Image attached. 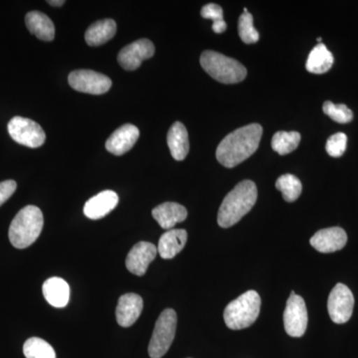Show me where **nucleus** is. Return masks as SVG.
<instances>
[{
  "label": "nucleus",
  "instance_id": "obj_28",
  "mask_svg": "<svg viewBox=\"0 0 358 358\" xmlns=\"http://www.w3.org/2000/svg\"><path fill=\"white\" fill-rule=\"evenodd\" d=\"M322 110L324 114L338 124H348L353 120L352 110L343 103H334L331 101H327L322 106Z\"/></svg>",
  "mask_w": 358,
  "mask_h": 358
},
{
  "label": "nucleus",
  "instance_id": "obj_18",
  "mask_svg": "<svg viewBox=\"0 0 358 358\" xmlns=\"http://www.w3.org/2000/svg\"><path fill=\"white\" fill-rule=\"evenodd\" d=\"M187 241V232L183 229L167 230L159 241L157 252L162 259L169 260L178 255L185 248Z\"/></svg>",
  "mask_w": 358,
  "mask_h": 358
},
{
  "label": "nucleus",
  "instance_id": "obj_22",
  "mask_svg": "<svg viewBox=\"0 0 358 358\" xmlns=\"http://www.w3.org/2000/svg\"><path fill=\"white\" fill-rule=\"evenodd\" d=\"M115 32H117V23L115 20H99L87 29L85 33V40L90 46H100L112 39Z\"/></svg>",
  "mask_w": 358,
  "mask_h": 358
},
{
  "label": "nucleus",
  "instance_id": "obj_9",
  "mask_svg": "<svg viewBox=\"0 0 358 358\" xmlns=\"http://www.w3.org/2000/svg\"><path fill=\"white\" fill-rule=\"evenodd\" d=\"M355 307V296L345 285L336 284L331 289L327 301V310L334 324H345L352 317Z\"/></svg>",
  "mask_w": 358,
  "mask_h": 358
},
{
  "label": "nucleus",
  "instance_id": "obj_11",
  "mask_svg": "<svg viewBox=\"0 0 358 358\" xmlns=\"http://www.w3.org/2000/svg\"><path fill=\"white\" fill-rule=\"evenodd\" d=\"M155 45L150 40L140 39L122 49L117 55V62L124 70H136L143 61L155 55Z\"/></svg>",
  "mask_w": 358,
  "mask_h": 358
},
{
  "label": "nucleus",
  "instance_id": "obj_5",
  "mask_svg": "<svg viewBox=\"0 0 358 358\" xmlns=\"http://www.w3.org/2000/svg\"><path fill=\"white\" fill-rule=\"evenodd\" d=\"M200 64L205 72L220 83H239L247 76V69L241 63L218 52L204 51L200 57Z\"/></svg>",
  "mask_w": 358,
  "mask_h": 358
},
{
  "label": "nucleus",
  "instance_id": "obj_14",
  "mask_svg": "<svg viewBox=\"0 0 358 358\" xmlns=\"http://www.w3.org/2000/svg\"><path fill=\"white\" fill-rule=\"evenodd\" d=\"M143 308V301L138 294L129 293L124 294L117 301L115 317L117 324L122 327L133 326L140 317Z\"/></svg>",
  "mask_w": 358,
  "mask_h": 358
},
{
  "label": "nucleus",
  "instance_id": "obj_33",
  "mask_svg": "<svg viewBox=\"0 0 358 358\" xmlns=\"http://www.w3.org/2000/svg\"><path fill=\"white\" fill-rule=\"evenodd\" d=\"M317 42H320H320H322V38H317Z\"/></svg>",
  "mask_w": 358,
  "mask_h": 358
},
{
  "label": "nucleus",
  "instance_id": "obj_32",
  "mask_svg": "<svg viewBox=\"0 0 358 358\" xmlns=\"http://www.w3.org/2000/svg\"><path fill=\"white\" fill-rule=\"evenodd\" d=\"M48 3L50 4V6H56V7H59V6H62L63 4L65 3V1L64 0H50V1H48Z\"/></svg>",
  "mask_w": 358,
  "mask_h": 358
},
{
  "label": "nucleus",
  "instance_id": "obj_26",
  "mask_svg": "<svg viewBox=\"0 0 358 358\" xmlns=\"http://www.w3.org/2000/svg\"><path fill=\"white\" fill-rule=\"evenodd\" d=\"M23 352L26 358H56L54 348L39 338L27 339L23 345Z\"/></svg>",
  "mask_w": 358,
  "mask_h": 358
},
{
  "label": "nucleus",
  "instance_id": "obj_24",
  "mask_svg": "<svg viewBox=\"0 0 358 358\" xmlns=\"http://www.w3.org/2000/svg\"><path fill=\"white\" fill-rule=\"evenodd\" d=\"M301 138L298 131H278L273 136V150L281 155L291 154L300 145Z\"/></svg>",
  "mask_w": 358,
  "mask_h": 358
},
{
  "label": "nucleus",
  "instance_id": "obj_3",
  "mask_svg": "<svg viewBox=\"0 0 358 358\" xmlns=\"http://www.w3.org/2000/svg\"><path fill=\"white\" fill-rule=\"evenodd\" d=\"M44 218L38 207L28 205L18 212L9 227V240L15 248L31 246L41 234Z\"/></svg>",
  "mask_w": 358,
  "mask_h": 358
},
{
  "label": "nucleus",
  "instance_id": "obj_10",
  "mask_svg": "<svg viewBox=\"0 0 358 358\" xmlns=\"http://www.w3.org/2000/svg\"><path fill=\"white\" fill-rule=\"evenodd\" d=\"M70 86L81 93L103 95L112 87V80L106 75L92 70H77L68 77Z\"/></svg>",
  "mask_w": 358,
  "mask_h": 358
},
{
  "label": "nucleus",
  "instance_id": "obj_20",
  "mask_svg": "<svg viewBox=\"0 0 358 358\" xmlns=\"http://www.w3.org/2000/svg\"><path fill=\"white\" fill-rule=\"evenodd\" d=\"M43 294L52 307L65 308L69 303L70 287L61 278H50L44 282Z\"/></svg>",
  "mask_w": 358,
  "mask_h": 358
},
{
  "label": "nucleus",
  "instance_id": "obj_19",
  "mask_svg": "<svg viewBox=\"0 0 358 358\" xmlns=\"http://www.w3.org/2000/svg\"><path fill=\"white\" fill-rule=\"evenodd\" d=\"M167 145L176 160H183L189 152V138L187 129L180 122H174L167 134Z\"/></svg>",
  "mask_w": 358,
  "mask_h": 358
},
{
  "label": "nucleus",
  "instance_id": "obj_1",
  "mask_svg": "<svg viewBox=\"0 0 358 358\" xmlns=\"http://www.w3.org/2000/svg\"><path fill=\"white\" fill-rule=\"evenodd\" d=\"M262 134L263 128L259 124H248L232 131L218 145V162L228 169L241 164L258 150Z\"/></svg>",
  "mask_w": 358,
  "mask_h": 358
},
{
  "label": "nucleus",
  "instance_id": "obj_30",
  "mask_svg": "<svg viewBox=\"0 0 358 358\" xmlns=\"http://www.w3.org/2000/svg\"><path fill=\"white\" fill-rule=\"evenodd\" d=\"M348 143V136L345 134L338 133L329 136L327 141L326 150L327 154L333 157H341L345 154Z\"/></svg>",
  "mask_w": 358,
  "mask_h": 358
},
{
  "label": "nucleus",
  "instance_id": "obj_31",
  "mask_svg": "<svg viewBox=\"0 0 358 358\" xmlns=\"http://www.w3.org/2000/svg\"><path fill=\"white\" fill-rule=\"evenodd\" d=\"M16 187H17V185L14 180H6L0 182V206L6 203L7 200L13 196Z\"/></svg>",
  "mask_w": 358,
  "mask_h": 358
},
{
  "label": "nucleus",
  "instance_id": "obj_4",
  "mask_svg": "<svg viewBox=\"0 0 358 358\" xmlns=\"http://www.w3.org/2000/svg\"><path fill=\"white\" fill-rule=\"evenodd\" d=\"M261 310V298L255 291H248L231 301L224 310L226 326L233 331L246 329L256 322Z\"/></svg>",
  "mask_w": 358,
  "mask_h": 358
},
{
  "label": "nucleus",
  "instance_id": "obj_13",
  "mask_svg": "<svg viewBox=\"0 0 358 358\" xmlns=\"http://www.w3.org/2000/svg\"><path fill=\"white\" fill-rule=\"evenodd\" d=\"M310 243L320 253H334L345 248L348 243V235L341 227L326 228L317 231L310 238Z\"/></svg>",
  "mask_w": 358,
  "mask_h": 358
},
{
  "label": "nucleus",
  "instance_id": "obj_12",
  "mask_svg": "<svg viewBox=\"0 0 358 358\" xmlns=\"http://www.w3.org/2000/svg\"><path fill=\"white\" fill-rule=\"evenodd\" d=\"M157 248L150 242H138L127 256V268L136 275H143L147 273L150 264L157 257Z\"/></svg>",
  "mask_w": 358,
  "mask_h": 358
},
{
  "label": "nucleus",
  "instance_id": "obj_2",
  "mask_svg": "<svg viewBox=\"0 0 358 358\" xmlns=\"http://www.w3.org/2000/svg\"><path fill=\"white\" fill-rule=\"evenodd\" d=\"M257 197L258 192L253 181L244 180L238 183L221 203L217 217L219 226L229 228L239 222L253 208Z\"/></svg>",
  "mask_w": 358,
  "mask_h": 358
},
{
  "label": "nucleus",
  "instance_id": "obj_8",
  "mask_svg": "<svg viewBox=\"0 0 358 358\" xmlns=\"http://www.w3.org/2000/svg\"><path fill=\"white\" fill-rule=\"evenodd\" d=\"M285 331L289 336L301 338L308 327V310L301 296L292 292L284 312Z\"/></svg>",
  "mask_w": 358,
  "mask_h": 358
},
{
  "label": "nucleus",
  "instance_id": "obj_29",
  "mask_svg": "<svg viewBox=\"0 0 358 358\" xmlns=\"http://www.w3.org/2000/svg\"><path fill=\"white\" fill-rule=\"evenodd\" d=\"M200 13L205 20H212V22H213L212 29L217 34H220V33H223L227 29V24L224 21L222 7L219 6L218 4H207V6L202 7Z\"/></svg>",
  "mask_w": 358,
  "mask_h": 358
},
{
  "label": "nucleus",
  "instance_id": "obj_23",
  "mask_svg": "<svg viewBox=\"0 0 358 358\" xmlns=\"http://www.w3.org/2000/svg\"><path fill=\"white\" fill-rule=\"evenodd\" d=\"M334 58L326 45L320 43L310 51L306 68L313 74H324L333 67Z\"/></svg>",
  "mask_w": 358,
  "mask_h": 358
},
{
  "label": "nucleus",
  "instance_id": "obj_6",
  "mask_svg": "<svg viewBox=\"0 0 358 358\" xmlns=\"http://www.w3.org/2000/svg\"><path fill=\"white\" fill-rule=\"evenodd\" d=\"M178 315L173 308H166L159 315L148 345V355L152 358H162L173 345L176 336Z\"/></svg>",
  "mask_w": 358,
  "mask_h": 358
},
{
  "label": "nucleus",
  "instance_id": "obj_21",
  "mask_svg": "<svg viewBox=\"0 0 358 358\" xmlns=\"http://www.w3.org/2000/svg\"><path fill=\"white\" fill-rule=\"evenodd\" d=\"M28 30L37 38L43 41H52L55 37V26L46 14L40 11H31L25 16Z\"/></svg>",
  "mask_w": 358,
  "mask_h": 358
},
{
  "label": "nucleus",
  "instance_id": "obj_16",
  "mask_svg": "<svg viewBox=\"0 0 358 358\" xmlns=\"http://www.w3.org/2000/svg\"><path fill=\"white\" fill-rule=\"evenodd\" d=\"M119 203V196L112 190H105L92 197L84 206V214L92 220H98L114 210Z\"/></svg>",
  "mask_w": 358,
  "mask_h": 358
},
{
  "label": "nucleus",
  "instance_id": "obj_25",
  "mask_svg": "<svg viewBox=\"0 0 358 358\" xmlns=\"http://www.w3.org/2000/svg\"><path fill=\"white\" fill-rule=\"evenodd\" d=\"M275 188L282 192L287 202H294L300 197L303 185L300 179L293 174H284L275 181Z\"/></svg>",
  "mask_w": 358,
  "mask_h": 358
},
{
  "label": "nucleus",
  "instance_id": "obj_17",
  "mask_svg": "<svg viewBox=\"0 0 358 358\" xmlns=\"http://www.w3.org/2000/svg\"><path fill=\"white\" fill-rule=\"evenodd\" d=\"M152 216L160 227L171 230L178 223L183 222L187 217V210L182 205L176 202H164L152 210Z\"/></svg>",
  "mask_w": 358,
  "mask_h": 358
},
{
  "label": "nucleus",
  "instance_id": "obj_27",
  "mask_svg": "<svg viewBox=\"0 0 358 358\" xmlns=\"http://www.w3.org/2000/svg\"><path fill=\"white\" fill-rule=\"evenodd\" d=\"M238 33L240 38L246 44H253L260 38L258 31L253 24V16L248 11L243 13L238 20Z\"/></svg>",
  "mask_w": 358,
  "mask_h": 358
},
{
  "label": "nucleus",
  "instance_id": "obj_7",
  "mask_svg": "<svg viewBox=\"0 0 358 358\" xmlns=\"http://www.w3.org/2000/svg\"><path fill=\"white\" fill-rule=\"evenodd\" d=\"M7 129L13 141L27 148H40L46 140V134L41 126L26 117H14L8 122Z\"/></svg>",
  "mask_w": 358,
  "mask_h": 358
},
{
  "label": "nucleus",
  "instance_id": "obj_15",
  "mask_svg": "<svg viewBox=\"0 0 358 358\" xmlns=\"http://www.w3.org/2000/svg\"><path fill=\"white\" fill-rule=\"evenodd\" d=\"M140 136V131L131 124H126L114 131L106 141L108 152L114 155H122L136 145Z\"/></svg>",
  "mask_w": 358,
  "mask_h": 358
}]
</instances>
